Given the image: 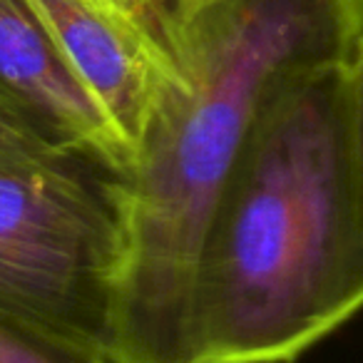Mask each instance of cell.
Masks as SVG:
<instances>
[{
	"mask_svg": "<svg viewBox=\"0 0 363 363\" xmlns=\"http://www.w3.org/2000/svg\"><path fill=\"white\" fill-rule=\"evenodd\" d=\"M0 97L55 145L115 174L130 169V147L85 90L28 0H0Z\"/></svg>",
	"mask_w": 363,
	"mask_h": 363,
	"instance_id": "5b68a950",
	"label": "cell"
},
{
	"mask_svg": "<svg viewBox=\"0 0 363 363\" xmlns=\"http://www.w3.org/2000/svg\"><path fill=\"white\" fill-rule=\"evenodd\" d=\"M70 152L43 135L16 105L0 97V164L8 162H33Z\"/></svg>",
	"mask_w": 363,
	"mask_h": 363,
	"instance_id": "52a82bcc",
	"label": "cell"
},
{
	"mask_svg": "<svg viewBox=\"0 0 363 363\" xmlns=\"http://www.w3.org/2000/svg\"><path fill=\"white\" fill-rule=\"evenodd\" d=\"M0 363H115L105 351L60 341L0 318Z\"/></svg>",
	"mask_w": 363,
	"mask_h": 363,
	"instance_id": "8992f818",
	"label": "cell"
},
{
	"mask_svg": "<svg viewBox=\"0 0 363 363\" xmlns=\"http://www.w3.org/2000/svg\"><path fill=\"white\" fill-rule=\"evenodd\" d=\"M120 174L77 152L0 164V318L110 356Z\"/></svg>",
	"mask_w": 363,
	"mask_h": 363,
	"instance_id": "3957f363",
	"label": "cell"
},
{
	"mask_svg": "<svg viewBox=\"0 0 363 363\" xmlns=\"http://www.w3.org/2000/svg\"><path fill=\"white\" fill-rule=\"evenodd\" d=\"M363 48V0H177L174 70L120 177L125 264L110 358L192 363L199 247L264 107L291 77Z\"/></svg>",
	"mask_w": 363,
	"mask_h": 363,
	"instance_id": "6da1fadb",
	"label": "cell"
},
{
	"mask_svg": "<svg viewBox=\"0 0 363 363\" xmlns=\"http://www.w3.org/2000/svg\"><path fill=\"white\" fill-rule=\"evenodd\" d=\"M117 135L132 142L174 70L172 0H28Z\"/></svg>",
	"mask_w": 363,
	"mask_h": 363,
	"instance_id": "277c9868",
	"label": "cell"
},
{
	"mask_svg": "<svg viewBox=\"0 0 363 363\" xmlns=\"http://www.w3.org/2000/svg\"><path fill=\"white\" fill-rule=\"evenodd\" d=\"M172 3H177V0H172Z\"/></svg>",
	"mask_w": 363,
	"mask_h": 363,
	"instance_id": "9c48e42d",
	"label": "cell"
},
{
	"mask_svg": "<svg viewBox=\"0 0 363 363\" xmlns=\"http://www.w3.org/2000/svg\"><path fill=\"white\" fill-rule=\"evenodd\" d=\"M351 60L264 107L204 229L192 363H291L363 308V219L348 147Z\"/></svg>",
	"mask_w": 363,
	"mask_h": 363,
	"instance_id": "7a4b0ae2",
	"label": "cell"
},
{
	"mask_svg": "<svg viewBox=\"0 0 363 363\" xmlns=\"http://www.w3.org/2000/svg\"><path fill=\"white\" fill-rule=\"evenodd\" d=\"M348 147L363 219V48L351 60V102H348Z\"/></svg>",
	"mask_w": 363,
	"mask_h": 363,
	"instance_id": "ba28073f",
	"label": "cell"
}]
</instances>
